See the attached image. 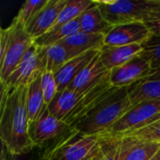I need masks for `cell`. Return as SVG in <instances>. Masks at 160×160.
Segmentation results:
<instances>
[{
  "mask_svg": "<svg viewBox=\"0 0 160 160\" xmlns=\"http://www.w3.org/2000/svg\"><path fill=\"white\" fill-rule=\"evenodd\" d=\"M1 160H49L52 152L48 148H42L34 146L31 150L21 153L12 154L10 153L5 144L1 143Z\"/></svg>",
  "mask_w": 160,
  "mask_h": 160,
  "instance_id": "cell-24",
  "label": "cell"
},
{
  "mask_svg": "<svg viewBox=\"0 0 160 160\" xmlns=\"http://www.w3.org/2000/svg\"><path fill=\"white\" fill-rule=\"evenodd\" d=\"M93 4L94 0H68L67 4L61 10L54 26L52 29L62 26L78 19L82 12H84Z\"/></svg>",
  "mask_w": 160,
  "mask_h": 160,
  "instance_id": "cell-23",
  "label": "cell"
},
{
  "mask_svg": "<svg viewBox=\"0 0 160 160\" xmlns=\"http://www.w3.org/2000/svg\"><path fill=\"white\" fill-rule=\"evenodd\" d=\"M73 128L50 113L47 107L29 126V137L34 146L52 152L70 135Z\"/></svg>",
  "mask_w": 160,
  "mask_h": 160,
  "instance_id": "cell-6",
  "label": "cell"
},
{
  "mask_svg": "<svg viewBox=\"0 0 160 160\" xmlns=\"http://www.w3.org/2000/svg\"><path fill=\"white\" fill-rule=\"evenodd\" d=\"M100 50L89 51L71 58L57 72L54 73L58 86V93L66 90L70 85L72 81L79 75V73L85 68V66L99 52Z\"/></svg>",
  "mask_w": 160,
  "mask_h": 160,
  "instance_id": "cell-14",
  "label": "cell"
},
{
  "mask_svg": "<svg viewBox=\"0 0 160 160\" xmlns=\"http://www.w3.org/2000/svg\"><path fill=\"white\" fill-rule=\"evenodd\" d=\"M114 89L111 85L108 75L84 92H76L68 88L59 92L47 109L52 115L73 128Z\"/></svg>",
  "mask_w": 160,
  "mask_h": 160,
  "instance_id": "cell-2",
  "label": "cell"
},
{
  "mask_svg": "<svg viewBox=\"0 0 160 160\" xmlns=\"http://www.w3.org/2000/svg\"><path fill=\"white\" fill-rule=\"evenodd\" d=\"M48 0H27L25 1L14 19L24 27L47 4Z\"/></svg>",
  "mask_w": 160,
  "mask_h": 160,
  "instance_id": "cell-25",
  "label": "cell"
},
{
  "mask_svg": "<svg viewBox=\"0 0 160 160\" xmlns=\"http://www.w3.org/2000/svg\"><path fill=\"white\" fill-rule=\"evenodd\" d=\"M80 31V21L79 18L67 23L62 26L53 28L38 38L35 39V44L40 49H46L52 45L60 43L65 38L74 35Z\"/></svg>",
  "mask_w": 160,
  "mask_h": 160,
  "instance_id": "cell-20",
  "label": "cell"
},
{
  "mask_svg": "<svg viewBox=\"0 0 160 160\" xmlns=\"http://www.w3.org/2000/svg\"><path fill=\"white\" fill-rule=\"evenodd\" d=\"M41 88L44 98V103L48 107L58 94V86L55 75L52 71L45 70L41 75Z\"/></svg>",
  "mask_w": 160,
  "mask_h": 160,
  "instance_id": "cell-27",
  "label": "cell"
},
{
  "mask_svg": "<svg viewBox=\"0 0 160 160\" xmlns=\"http://www.w3.org/2000/svg\"><path fill=\"white\" fill-rule=\"evenodd\" d=\"M106 21L113 27L137 22H143L159 0H95Z\"/></svg>",
  "mask_w": 160,
  "mask_h": 160,
  "instance_id": "cell-5",
  "label": "cell"
},
{
  "mask_svg": "<svg viewBox=\"0 0 160 160\" xmlns=\"http://www.w3.org/2000/svg\"><path fill=\"white\" fill-rule=\"evenodd\" d=\"M121 142L118 160H150L160 150V143L131 139H123Z\"/></svg>",
  "mask_w": 160,
  "mask_h": 160,
  "instance_id": "cell-18",
  "label": "cell"
},
{
  "mask_svg": "<svg viewBox=\"0 0 160 160\" xmlns=\"http://www.w3.org/2000/svg\"><path fill=\"white\" fill-rule=\"evenodd\" d=\"M10 25L12 32L9 44L4 56L0 58V82H4L9 77L35 43L25 27L14 18Z\"/></svg>",
  "mask_w": 160,
  "mask_h": 160,
  "instance_id": "cell-9",
  "label": "cell"
},
{
  "mask_svg": "<svg viewBox=\"0 0 160 160\" xmlns=\"http://www.w3.org/2000/svg\"><path fill=\"white\" fill-rule=\"evenodd\" d=\"M154 70L151 59L143 51L127 63L111 69L109 79L114 88L130 87L151 76Z\"/></svg>",
  "mask_w": 160,
  "mask_h": 160,
  "instance_id": "cell-10",
  "label": "cell"
},
{
  "mask_svg": "<svg viewBox=\"0 0 160 160\" xmlns=\"http://www.w3.org/2000/svg\"><path fill=\"white\" fill-rule=\"evenodd\" d=\"M144 52L151 59L154 69L160 68V37H152L148 40Z\"/></svg>",
  "mask_w": 160,
  "mask_h": 160,
  "instance_id": "cell-29",
  "label": "cell"
},
{
  "mask_svg": "<svg viewBox=\"0 0 160 160\" xmlns=\"http://www.w3.org/2000/svg\"><path fill=\"white\" fill-rule=\"evenodd\" d=\"M150 160H160V150L158 152H157Z\"/></svg>",
  "mask_w": 160,
  "mask_h": 160,
  "instance_id": "cell-32",
  "label": "cell"
},
{
  "mask_svg": "<svg viewBox=\"0 0 160 160\" xmlns=\"http://www.w3.org/2000/svg\"><path fill=\"white\" fill-rule=\"evenodd\" d=\"M160 119V100H146L134 105L107 131L104 140H122Z\"/></svg>",
  "mask_w": 160,
  "mask_h": 160,
  "instance_id": "cell-4",
  "label": "cell"
},
{
  "mask_svg": "<svg viewBox=\"0 0 160 160\" xmlns=\"http://www.w3.org/2000/svg\"><path fill=\"white\" fill-rule=\"evenodd\" d=\"M104 38L105 35L103 34H90L79 31L65 38L61 43H63L75 57L89 51L102 49L104 47Z\"/></svg>",
  "mask_w": 160,
  "mask_h": 160,
  "instance_id": "cell-17",
  "label": "cell"
},
{
  "mask_svg": "<svg viewBox=\"0 0 160 160\" xmlns=\"http://www.w3.org/2000/svg\"><path fill=\"white\" fill-rule=\"evenodd\" d=\"M44 50L46 54V70L53 73L57 72L67 62L74 57L70 51L61 42Z\"/></svg>",
  "mask_w": 160,
  "mask_h": 160,
  "instance_id": "cell-22",
  "label": "cell"
},
{
  "mask_svg": "<svg viewBox=\"0 0 160 160\" xmlns=\"http://www.w3.org/2000/svg\"><path fill=\"white\" fill-rule=\"evenodd\" d=\"M133 106L129 98V87L115 88L73 128L82 134L100 135Z\"/></svg>",
  "mask_w": 160,
  "mask_h": 160,
  "instance_id": "cell-3",
  "label": "cell"
},
{
  "mask_svg": "<svg viewBox=\"0 0 160 160\" xmlns=\"http://www.w3.org/2000/svg\"><path fill=\"white\" fill-rule=\"evenodd\" d=\"M80 31L90 34L106 35L112 26L104 18L99 7L94 0V4L79 17Z\"/></svg>",
  "mask_w": 160,
  "mask_h": 160,
  "instance_id": "cell-19",
  "label": "cell"
},
{
  "mask_svg": "<svg viewBox=\"0 0 160 160\" xmlns=\"http://www.w3.org/2000/svg\"><path fill=\"white\" fill-rule=\"evenodd\" d=\"M153 37L143 22H131L113 26L104 38V46L117 47L137 43L146 44Z\"/></svg>",
  "mask_w": 160,
  "mask_h": 160,
  "instance_id": "cell-11",
  "label": "cell"
},
{
  "mask_svg": "<svg viewBox=\"0 0 160 160\" xmlns=\"http://www.w3.org/2000/svg\"><path fill=\"white\" fill-rule=\"evenodd\" d=\"M104 139L86 135L74 128L70 135L52 152L49 160H91L100 151Z\"/></svg>",
  "mask_w": 160,
  "mask_h": 160,
  "instance_id": "cell-7",
  "label": "cell"
},
{
  "mask_svg": "<svg viewBox=\"0 0 160 160\" xmlns=\"http://www.w3.org/2000/svg\"><path fill=\"white\" fill-rule=\"evenodd\" d=\"M45 70V50L40 49L34 43L20 65L4 82H1V88L10 91L19 87H27L32 82L40 77Z\"/></svg>",
  "mask_w": 160,
  "mask_h": 160,
  "instance_id": "cell-8",
  "label": "cell"
},
{
  "mask_svg": "<svg viewBox=\"0 0 160 160\" xmlns=\"http://www.w3.org/2000/svg\"><path fill=\"white\" fill-rule=\"evenodd\" d=\"M143 23L147 26L153 37H160V0L158 5L147 14Z\"/></svg>",
  "mask_w": 160,
  "mask_h": 160,
  "instance_id": "cell-30",
  "label": "cell"
},
{
  "mask_svg": "<svg viewBox=\"0 0 160 160\" xmlns=\"http://www.w3.org/2000/svg\"><path fill=\"white\" fill-rule=\"evenodd\" d=\"M124 139H131L141 142L160 143V119L150 124L149 126L125 137Z\"/></svg>",
  "mask_w": 160,
  "mask_h": 160,
  "instance_id": "cell-26",
  "label": "cell"
},
{
  "mask_svg": "<svg viewBox=\"0 0 160 160\" xmlns=\"http://www.w3.org/2000/svg\"><path fill=\"white\" fill-rule=\"evenodd\" d=\"M100 52V51H99ZM99 52L85 66L79 75L72 81L68 89L76 92H84L98 84L110 73V69L101 62Z\"/></svg>",
  "mask_w": 160,
  "mask_h": 160,
  "instance_id": "cell-13",
  "label": "cell"
},
{
  "mask_svg": "<svg viewBox=\"0 0 160 160\" xmlns=\"http://www.w3.org/2000/svg\"><path fill=\"white\" fill-rule=\"evenodd\" d=\"M129 98L133 105L146 100H160V68L151 76L129 87Z\"/></svg>",
  "mask_w": 160,
  "mask_h": 160,
  "instance_id": "cell-16",
  "label": "cell"
},
{
  "mask_svg": "<svg viewBox=\"0 0 160 160\" xmlns=\"http://www.w3.org/2000/svg\"><path fill=\"white\" fill-rule=\"evenodd\" d=\"M67 2L68 0H48L47 4L25 26L26 32L34 39L49 32L54 26Z\"/></svg>",
  "mask_w": 160,
  "mask_h": 160,
  "instance_id": "cell-12",
  "label": "cell"
},
{
  "mask_svg": "<svg viewBox=\"0 0 160 160\" xmlns=\"http://www.w3.org/2000/svg\"><path fill=\"white\" fill-rule=\"evenodd\" d=\"M11 32H12V27L10 24L6 28H2L0 31V58L4 56L8 47Z\"/></svg>",
  "mask_w": 160,
  "mask_h": 160,
  "instance_id": "cell-31",
  "label": "cell"
},
{
  "mask_svg": "<svg viewBox=\"0 0 160 160\" xmlns=\"http://www.w3.org/2000/svg\"><path fill=\"white\" fill-rule=\"evenodd\" d=\"M26 91L27 87L10 91L1 88L0 139L12 154L24 153L34 147L29 137Z\"/></svg>",
  "mask_w": 160,
  "mask_h": 160,
  "instance_id": "cell-1",
  "label": "cell"
},
{
  "mask_svg": "<svg viewBox=\"0 0 160 160\" xmlns=\"http://www.w3.org/2000/svg\"><path fill=\"white\" fill-rule=\"evenodd\" d=\"M47 106L41 88V76L36 79L27 86L26 91V109L30 123L36 121Z\"/></svg>",
  "mask_w": 160,
  "mask_h": 160,
  "instance_id": "cell-21",
  "label": "cell"
},
{
  "mask_svg": "<svg viewBox=\"0 0 160 160\" xmlns=\"http://www.w3.org/2000/svg\"><path fill=\"white\" fill-rule=\"evenodd\" d=\"M145 44L137 43L126 46L107 47L104 46L99 52V58L101 62L106 66L108 69L117 68L144 51Z\"/></svg>",
  "mask_w": 160,
  "mask_h": 160,
  "instance_id": "cell-15",
  "label": "cell"
},
{
  "mask_svg": "<svg viewBox=\"0 0 160 160\" xmlns=\"http://www.w3.org/2000/svg\"><path fill=\"white\" fill-rule=\"evenodd\" d=\"M121 143V140H105L100 151L91 160H118Z\"/></svg>",
  "mask_w": 160,
  "mask_h": 160,
  "instance_id": "cell-28",
  "label": "cell"
}]
</instances>
